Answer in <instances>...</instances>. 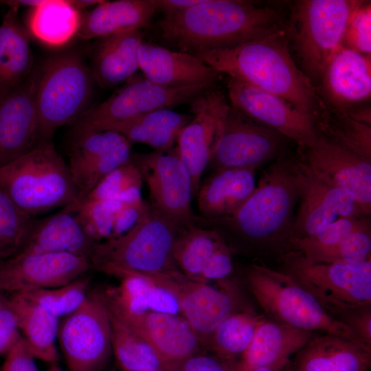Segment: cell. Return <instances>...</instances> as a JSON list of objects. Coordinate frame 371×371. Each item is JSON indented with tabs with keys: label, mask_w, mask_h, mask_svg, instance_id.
<instances>
[{
	"label": "cell",
	"mask_w": 371,
	"mask_h": 371,
	"mask_svg": "<svg viewBox=\"0 0 371 371\" xmlns=\"http://www.w3.org/2000/svg\"><path fill=\"white\" fill-rule=\"evenodd\" d=\"M34 219L19 208L0 187V262L19 252Z\"/></svg>",
	"instance_id": "cell-40"
},
{
	"label": "cell",
	"mask_w": 371,
	"mask_h": 371,
	"mask_svg": "<svg viewBox=\"0 0 371 371\" xmlns=\"http://www.w3.org/2000/svg\"><path fill=\"white\" fill-rule=\"evenodd\" d=\"M131 160L147 183L151 207L179 227L194 224L192 179L176 147L132 155Z\"/></svg>",
	"instance_id": "cell-14"
},
{
	"label": "cell",
	"mask_w": 371,
	"mask_h": 371,
	"mask_svg": "<svg viewBox=\"0 0 371 371\" xmlns=\"http://www.w3.org/2000/svg\"><path fill=\"white\" fill-rule=\"evenodd\" d=\"M16 8L0 25V95L24 82L33 72L30 34L21 23Z\"/></svg>",
	"instance_id": "cell-31"
},
{
	"label": "cell",
	"mask_w": 371,
	"mask_h": 371,
	"mask_svg": "<svg viewBox=\"0 0 371 371\" xmlns=\"http://www.w3.org/2000/svg\"><path fill=\"white\" fill-rule=\"evenodd\" d=\"M109 314L112 349L123 370L124 371L161 370L162 361L153 349L110 311Z\"/></svg>",
	"instance_id": "cell-38"
},
{
	"label": "cell",
	"mask_w": 371,
	"mask_h": 371,
	"mask_svg": "<svg viewBox=\"0 0 371 371\" xmlns=\"http://www.w3.org/2000/svg\"><path fill=\"white\" fill-rule=\"evenodd\" d=\"M234 361L222 359L212 353L199 352L183 359L164 361L162 371H233Z\"/></svg>",
	"instance_id": "cell-47"
},
{
	"label": "cell",
	"mask_w": 371,
	"mask_h": 371,
	"mask_svg": "<svg viewBox=\"0 0 371 371\" xmlns=\"http://www.w3.org/2000/svg\"><path fill=\"white\" fill-rule=\"evenodd\" d=\"M149 206L150 203L146 201L138 205H122L114 216L112 232L109 239L119 237L129 230L145 214Z\"/></svg>",
	"instance_id": "cell-52"
},
{
	"label": "cell",
	"mask_w": 371,
	"mask_h": 371,
	"mask_svg": "<svg viewBox=\"0 0 371 371\" xmlns=\"http://www.w3.org/2000/svg\"><path fill=\"white\" fill-rule=\"evenodd\" d=\"M265 317L249 309L234 313L212 333L205 348L222 359L235 362L249 345Z\"/></svg>",
	"instance_id": "cell-37"
},
{
	"label": "cell",
	"mask_w": 371,
	"mask_h": 371,
	"mask_svg": "<svg viewBox=\"0 0 371 371\" xmlns=\"http://www.w3.org/2000/svg\"><path fill=\"white\" fill-rule=\"evenodd\" d=\"M225 245L216 232L194 224L186 225L178 231L174 259L183 273L203 282L201 274L204 267L214 254Z\"/></svg>",
	"instance_id": "cell-36"
},
{
	"label": "cell",
	"mask_w": 371,
	"mask_h": 371,
	"mask_svg": "<svg viewBox=\"0 0 371 371\" xmlns=\"http://www.w3.org/2000/svg\"><path fill=\"white\" fill-rule=\"evenodd\" d=\"M316 334L265 317L247 349L234 362L233 371L285 367L293 355Z\"/></svg>",
	"instance_id": "cell-25"
},
{
	"label": "cell",
	"mask_w": 371,
	"mask_h": 371,
	"mask_svg": "<svg viewBox=\"0 0 371 371\" xmlns=\"http://www.w3.org/2000/svg\"><path fill=\"white\" fill-rule=\"evenodd\" d=\"M370 225L369 216L339 218L316 235L292 241L290 251H296L308 257L337 244L350 234Z\"/></svg>",
	"instance_id": "cell-44"
},
{
	"label": "cell",
	"mask_w": 371,
	"mask_h": 371,
	"mask_svg": "<svg viewBox=\"0 0 371 371\" xmlns=\"http://www.w3.org/2000/svg\"><path fill=\"white\" fill-rule=\"evenodd\" d=\"M1 264V262H0V265Z\"/></svg>",
	"instance_id": "cell-59"
},
{
	"label": "cell",
	"mask_w": 371,
	"mask_h": 371,
	"mask_svg": "<svg viewBox=\"0 0 371 371\" xmlns=\"http://www.w3.org/2000/svg\"><path fill=\"white\" fill-rule=\"evenodd\" d=\"M93 81L91 69L78 54H61L45 61L36 71L39 142L51 141L58 128L87 111Z\"/></svg>",
	"instance_id": "cell-8"
},
{
	"label": "cell",
	"mask_w": 371,
	"mask_h": 371,
	"mask_svg": "<svg viewBox=\"0 0 371 371\" xmlns=\"http://www.w3.org/2000/svg\"><path fill=\"white\" fill-rule=\"evenodd\" d=\"M203 0H154L157 11L163 13L164 16L173 15L192 7Z\"/></svg>",
	"instance_id": "cell-53"
},
{
	"label": "cell",
	"mask_w": 371,
	"mask_h": 371,
	"mask_svg": "<svg viewBox=\"0 0 371 371\" xmlns=\"http://www.w3.org/2000/svg\"><path fill=\"white\" fill-rule=\"evenodd\" d=\"M212 84L171 88L157 85L135 75L107 100L89 109L76 122L74 137L83 134L108 131L150 111L170 109L190 102Z\"/></svg>",
	"instance_id": "cell-10"
},
{
	"label": "cell",
	"mask_w": 371,
	"mask_h": 371,
	"mask_svg": "<svg viewBox=\"0 0 371 371\" xmlns=\"http://www.w3.org/2000/svg\"><path fill=\"white\" fill-rule=\"evenodd\" d=\"M142 181L141 171L130 160L104 177L85 198L74 203L84 200L116 199L133 188H141Z\"/></svg>",
	"instance_id": "cell-45"
},
{
	"label": "cell",
	"mask_w": 371,
	"mask_h": 371,
	"mask_svg": "<svg viewBox=\"0 0 371 371\" xmlns=\"http://www.w3.org/2000/svg\"><path fill=\"white\" fill-rule=\"evenodd\" d=\"M88 284L89 279L80 278L62 286L18 293L58 318L69 315L82 304L87 295Z\"/></svg>",
	"instance_id": "cell-41"
},
{
	"label": "cell",
	"mask_w": 371,
	"mask_h": 371,
	"mask_svg": "<svg viewBox=\"0 0 371 371\" xmlns=\"http://www.w3.org/2000/svg\"><path fill=\"white\" fill-rule=\"evenodd\" d=\"M92 268L88 257L64 252L15 255L0 265V292L59 287Z\"/></svg>",
	"instance_id": "cell-18"
},
{
	"label": "cell",
	"mask_w": 371,
	"mask_h": 371,
	"mask_svg": "<svg viewBox=\"0 0 371 371\" xmlns=\"http://www.w3.org/2000/svg\"><path fill=\"white\" fill-rule=\"evenodd\" d=\"M288 366L282 368H260L252 369L249 371H286Z\"/></svg>",
	"instance_id": "cell-55"
},
{
	"label": "cell",
	"mask_w": 371,
	"mask_h": 371,
	"mask_svg": "<svg viewBox=\"0 0 371 371\" xmlns=\"http://www.w3.org/2000/svg\"><path fill=\"white\" fill-rule=\"evenodd\" d=\"M69 371H101L112 350L110 314L102 293L88 294L58 330Z\"/></svg>",
	"instance_id": "cell-13"
},
{
	"label": "cell",
	"mask_w": 371,
	"mask_h": 371,
	"mask_svg": "<svg viewBox=\"0 0 371 371\" xmlns=\"http://www.w3.org/2000/svg\"><path fill=\"white\" fill-rule=\"evenodd\" d=\"M280 262L282 271L308 291L331 316L371 304V260L356 265L311 263L291 251Z\"/></svg>",
	"instance_id": "cell-9"
},
{
	"label": "cell",
	"mask_w": 371,
	"mask_h": 371,
	"mask_svg": "<svg viewBox=\"0 0 371 371\" xmlns=\"http://www.w3.org/2000/svg\"><path fill=\"white\" fill-rule=\"evenodd\" d=\"M245 277L267 318L297 329L343 337L367 348L347 326L328 314L285 272L254 261L245 269Z\"/></svg>",
	"instance_id": "cell-6"
},
{
	"label": "cell",
	"mask_w": 371,
	"mask_h": 371,
	"mask_svg": "<svg viewBox=\"0 0 371 371\" xmlns=\"http://www.w3.org/2000/svg\"><path fill=\"white\" fill-rule=\"evenodd\" d=\"M36 72L0 95V167L32 150L38 141Z\"/></svg>",
	"instance_id": "cell-23"
},
{
	"label": "cell",
	"mask_w": 371,
	"mask_h": 371,
	"mask_svg": "<svg viewBox=\"0 0 371 371\" xmlns=\"http://www.w3.org/2000/svg\"><path fill=\"white\" fill-rule=\"evenodd\" d=\"M290 142L276 130L229 105L220 123L208 165L214 170L257 169L288 152Z\"/></svg>",
	"instance_id": "cell-12"
},
{
	"label": "cell",
	"mask_w": 371,
	"mask_h": 371,
	"mask_svg": "<svg viewBox=\"0 0 371 371\" xmlns=\"http://www.w3.org/2000/svg\"><path fill=\"white\" fill-rule=\"evenodd\" d=\"M16 316L7 302L0 297V355L7 354L21 337Z\"/></svg>",
	"instance_id": "cell-49"
},
{
	"label": "cell",
	"mask_w": 371,
	"mask_h": 371,
	"mask_svg": "<svg viewBox=\"0 0 371 371\" xmlns=\"http://www.w3.org/2000/svg\"><path fill=\"white\" fill-rule=\"evenodd\" d=\"M303 168L305 182L295 214L290 245L293 240L319 234L339 218L370 217L350 192L324 182Z\"/></svg>",
	"instance_id": "cell-21"
},
{
	"label": "cell",
	"mask_w": 371,
	"mask_h": 371,
	"mask_svg": "<svg viewBox=\"0 0 371 371\" xmlns=\"http://www.w3.org/2000/svg\"><path fill=\"white\" fill-rule=\"evenodd\" d=\"M256 170L233 168L214 170L197 192L199 216L212 219L234 212L255 190Z\"/></svg>",
	"instance_id": "cell-28"
},
{
	"label": "cell",
	"mask_w": 371,
	"mask_h": 371,
	"mask_svg": "<svg viewBox=\"0 0 371 371\" xmlns=\"http://www.w3.org/2000/svg\"><path fill=\"white\" fill-rule=\"evenodd\" d=\"M141 30L99 38L92 54L93 79L102 87L126 82L139 69L138 49L143 42Z\"/></svg>",
	"instance_id": "cell-29"
},
{
	"label": "cell",
	"mask_w": 371,
	"mask_h": 371,
	"mask_svg": "<svg viewBox=\"0 0 371 371\" xmlns=\"http://www.w3.org/2000/svg\"><path fill=\"white\" fill-rule=\"evenodd\" d=\"M318 89L330 109L351 113L368 106L371 98V58L341 45L322 72Z\"/></svg>",
	"instance_id": "cell-19"
},
{
	"label": "cell",
	"mask_w": 371,
	"mask_h": 371,
	"mask_svg": "<svg viewBox=\"0 0 371 371\" xmlns=\"http://www.w3.org/2000/svg\"><path fill=\"white\" fill-rule=\"evenodd\" d=\"M316 125L318 133L371 160V124L328 106Z\"/></svg>",
	"instance_id": "cell-39"
},
{
	"label": "cell",
	"mask_w": 371,
	"mask_h": 371,
	"mask_svg": "<svg viewBox=\"0 0 371 371\" xmlns=\"http://www.w3.org/2000/svg\"><path fill=\"white\" fill-rule=\"evenodd\" d=\"M302 166L324 182L350 192L371 214V160L318 133L295 154Z\"/></svg>",
	"instance_id": "cell-15"
},
{
	"label": "cell",
	"mask_w": 371,
	"mask_h": 371,
	"mask_svg": "<svg viewBox=\"0 0 371 371\" xmlns=\"http://www.w3.org/2000/svg\"><path fill=\"white\" fill-rule=\"evenodd\" d=\"M1 297V295H0V297Z\"/></svg>",
	"instance_id": "cell-58"
},
{
	"label": "cell",
	"mask_w": 371,
	"mask_h": 371,
	"mask_svg": "<svg viewBox=\"0 0 371 371\" xmlns=\"http://www.w3.org/2000/svg\"><path fill=\"white\" fill-rule=\"evenodd\" d=\"M229 105L223 92L214 87L190 102L192 118L181 131L175 147L191 177L193 196L201 186L220 123Z\"/></svg>",
	"instance_id": "cell-17"
},
{
	"label": "cell",
	"mask_w": 371,
	"mask_h": 371,
	"mask_svg": "<svg viewBox=\"0 0 371 371\" xmlns=\"http://www.w3.org/2000/svg\"><path fill=\"white\" fill-rule=\"evenodd\" d=\"M190 54L221 74L286 100L316 122L327 111L318 88L293 58L285 29L235 47Z\"/></svg>",
	"instance_id": "cell-2"
},
{
	"label": "cell",
	"mask_w": 371,
	"mask_h": 371,
	"mask_svg": "<svg viewBox=\"0 0 371 371\" xmlns=\"http://www.w3.org/2000/svg\"><path fill=\"white\" fill-rule=\"evenodd\" d=\"M363 1L300 0L292 3L285 27L289 47L313 84L319 82L326 63L342 45L349 19Z\"/></svg>",
	"instance_id": "cell-7"
},
{
	"label": "cell",
	"mask_w": 371,
	"mask_h": 371,
	"mask_svg": "<svg viewBox=\"0 0 371 371\" xmlns=\"http://www.w3.org/2000/svg\"><path fill=\"white\" fill-rule=\"evenodd\" d=\"M74 138L67 165L78 190L77 202L104 177L131 160L132 144L113 131L86 133Z\"/></svg>",
	"instance_id": "cell-20"
},
{
	"label": "cell",
	"mask_w": 371,
	"mask_h": 371,
	"mask_svg": "<svg viewBox=\"0 0 371 371\" xmlns=\"http://www.w3.org/2000/svg\"><path fill=\"white\" fill-rule=\"evenodd\" d=\"M139 276L174 296L183 318L196 333L204 349L223 321L234 313L245 310L239 306V291L229 278L217 281L219 287H215L192 279L181 271Z\"/></svg>",
	"instance_id": "cell-11"
},
{
	"label": "cell",
	"mask_w": 371,
	"mask_h": 371,
	"mask_svg": "<svg viewBox=\"0 0 371 371\" xmlns=\"http://www.w3.org/2000/svg\"><path fill=\"white\" fill-rule=\"evenodd\" d=\"M371 350L338 336L316 334L291 357L286 371H368Z\"/></svg>",
	"instance_id": "cell-26"
},
{
	"label": "cell",
	"mask_w": 371,
	"mask_h": 371,
	"mask_svg": "<svg viewBox=\"0 0 371 371\" xmlns=\"http://www.w3.org/2000/svg\"><path fill=\"white\" fill-rule=\"evenodd\" d=\"M117 287L102 293L104 299L132 313L158 311L177 315L179 304L172 295L137 275L122 277Z\"/></svg>",
	"instance_id": "cell-35"
},
{
	"label": "cell",
	"mask_w": 371,
	"mask_h": 371,
	"mask_svg": "<svg viewBox=\"0 0 371 371\" xmlns=\"http://www.w3.org/2000/svg\"><path fill=\"white\" fill-rule=\"evenodd\" d=\"M371 255V225L357 230L337 244L315 253L305 260L311 263L361 264Z\"/></svg>",
	"instance_id": "cell-43"
},
{
	"label": "cell",
	"mask_w": 371,
	"mask_h": 371,
	"mask_svg": "<svg viewBox=\"0 0 371 371\" xmlns=\"http://www.w3.org/2000/svg\"><path fill=\"white\" fill-rule=\"evenodd\" d=\"M72 4L78 10L84 9L93 5H98L102 3V0H71Z\"/></svg>",
	"instance_id": "cell-54"
},
{
	"label": "cell",
	"mask_w": 371,
	"mask_h": 371,
	"mask_svg": "<svg viewBox=\"0 0 371 371\" xmlns=\"http://www.w3.org/2000/svg\"><path fill=\"white\" fill-rule=\"evenodd\" d=\"M155 371H162L161 370H155Z\"/></svg>",
	"instance_id": "cell-57"
},
{
	"label": "cell",
	"mask_w": 371,
	"mask_h": 371,
	"mask_svg": "<svg viewBox=\"0 0 371 371\" xmlns=\"http://www.w3.org/2000/svg\"><path fill=\"white\" fill-rule=\"evenodd\" d=\"M192 118V115L162 109L115 125L108 131L121 134L131 144L143 143L156 150H166L174 147L181 131Z\"/></svg>",
	"instance_id": "cell-33"
},
{
	"label": "cell",
	"mask_w": 371,
	"mask_h": 371,
	"mask_svg": "<svg viewBox=\"0 0 371 371\" xmlns=\"http://www.w3.org/2000/svg\"><path fill=\"white\" fill-rule=\"evenodd\" d=\"M232 253L227 245L218 249L204 267L201 280L204 282L218 281L229 277L233 272Z\"/></svg>",
	"instance_id": "cell-50"
},
{
	"label": "cell",
	"mask_w": 371,
	"mask_h": 371,
	"mask_svg": "<svg viewBox=\"0 0 371 371\" xmlns=\"http://www.w3.org/2000/svg\"><path fill=\"white\" fill-rule=\"evenodd\" d=\"M0 187L23 211L35 217L65 207L78 198L67 164L51 141L0 167Z\"/></svg>",
	"instance_id": "cell-5"
},
{
	"label": "cell",
	"mask_w": 371,
	"mask_h": 371,
	"mask_svg": "<svg viewBox=\"0 0 371 371\" xmlns=\"http://www.w3.org/2000/svg\"><path fill=\"white\" fill-rule=\"evenodd\" d=\"M304 169L288 151L272 161L251 195L232 214L194 225L216 232L232 254L280 260L290 251L291 231L305 182Z\"/></svg>",
	"instance_id": "cell-1"
},
{
	"label": "cell",
	"mask_w": 371,
	"mask_h": 371,
	"mask_svg": "<svg viewBox=\"0 0 371 371\" xmlns=\"http://www.w3.org/2000/svg\"><path fill=\"white\" fill-rule=\"evenodd\" d=\"M179 228L150 205L126 233L95 245L89 257L92 267L119 278L180 271L173 256Z\"/></svg>",
	"instance_id": "cell-4"
},
{
	"label": "cell",
	"mask_w": 371,
	"mask_h": 371,
	"mask_svg": "<svg viewBox=\"0 0 371 371\" xmlns=\"http://www.w3.org/2000/svg\"><path fill=\"white\" fill-rule=\"evenodd\" d=\"M7 302L14 313L19 330L34 357L56 363L58 354L55 340L58 335V317L18 293H12Z\"/></svg>",
	"instance_id": "cell-32"
},
{
	"label": "cell",
	"mask_w": 371,
	"mask_h": 371,
	"mask_svg": "<svg viewBox=\"0 0 371 371\" xmlns=\"http://www.w3.org/2000/svg\"><path fill=\"white\" fill-rule=\"evenodd\" d=\"M157 12L154 0L104 1L82 16L77 36L89 40L141 30Z\"/></svg>",
	"instance_id": "cell-30"
},
{
	"label": "cell",
	"mask_w": 371,
	"mask_h": 371,
	"mask_svg": "<svg viewBox=\"0 0 371 371\" xmlns=\"http://www.w3.org/2000/svg\"><path fill=\"white\" fill-rule=\"evenodd\" d=\"M82 19L80 10L71 0H43L31 8L28 32L48 46L60 47L77 35Z\"/></svg>",
	"instance_id": "cell-34"
},
{
	"label": "cell",
	"mask_w": 371,
	"mask_h": 371,
	"mask_svg": "<svg viewBox=\"0 0 371 371\" xmlns=\"http://www.w3.org/2000/svg\"><path fill=\"white\" fill-rule=\"evenodd\" d=\"M48 371H63L61 368L57 365L56 362L53 363L52 366Z\"/></svg>",
	"instance_id": "cell-56"
},
{
	"label": "cell",
	"mask_w": 371,
	"mask_h": 371,
	"mask_svg": "<svg viewBox=\"0 0 371 371\" xmlns=\"http://www.w3.org/2000/svg\"><path fill=\"white\" fill-rule=\"evenodd\" d=\"M161 38L181 52L229 48L261 38L286 27L276 8L251 1L203 0L181 12L164 16Z\"/></svg>",
	"instance_id": "cell-3"
},
{
	"label": "cell",
	"mask_w": 371,
	"mask_h": 371,
	"mask_svg": "<svg viewBox=\"0 0 371 371\" xmlns=\"http://www.w3.org/2000/svg\"><path fill=\"white\" fill-rule=\"evenodd\" d=\"M367 348L371 349V304L350 310L338 318Z\"/></svg>",
	"instance_id": "cell-48"
},
{
	"label": "cell",
	"mask_w": 371,
	"mask_h": 371,
	"mask_svg": "<svg viewBox=\"0 0 371 371\" xmlns=\"http://www.w3.org/2000/svg\"><path fill=\"white\" fill-rule=\"evenodd\" d=\"M97 243L85 231L74 212L63 209L43 218H36L16 255L64 252L89 258Z\"/></svg>",
	"instance_id": "cell-27"
},
{
	"label": "cell",
	"mask_w": 371,
	"mask_h": 371,
	"mask_svg": "<svg viewBox=\"0 0 371 371\" xmlns=\"http://www.w3.org/2000/svg\"><path fill=\"white\" fill-rule=\"evenodd\" d=\"M342 45L362 54H371V3L363 1L352 12L344 36Z\"/></svg>",
	"instance_id": "cell-46"
},
{
	"label": "cell",
	"mask_w": 371,
	"mask_h": 371,
	"mask_svg": "<svg viewBox=\"0 0 371 371\" xmlns=\"http://www.w3.org/2000/svg\"><path fill=\"white\" fill-rule=\"evenodd\" d=\"M226 85L231 106L276 130L297 148L309 146L317 138L315 119L291 102L234 78L227 76Z\"/></svg>",
	"instance_id": "cell-16"
},
{
	"label": "cell",
	"mask_w": 371,
	"mask_h": 371,
	"mask_svg": "<svg viewBox=\"0 0 371 371\" xmlns=\"http://www.w3.org/2000/svg\"><path fill=\"white\" fill-rule=\"evenodd\" d=\"M24 338L21 336L8 351L1 371H38Z\"/></svg>",
	"instance_id": "cell-51"
},
{
	"label": "cell",
	"mask_w": 371,
	"mask_h": 371,
	"mask_svg": "<svg viewBox=\"0 0 371 371\" xmlns=\"http://www.w3.org/2000/svg\"><path fill=\"white\" fill-rule=\"evenodd\" d=\"M138 63L146 79L171 88L214 85L221 74L190 53L144 41L138 49Z\"/></svg>",
	"instance_id": "cell-24"
},
{
	"label": "cell",
	"mask_w": 371,
	"mask_h": 371,
	"mask_svg": "<svg viewBox=\"0 0 371 371\" xmlns=\"http://www.w3.org/2000/svg\"><path fill=\"white\" fill-rule=\"evenodd\" d=\"M104 301L109 311L142 337L162 362L179 360L204 350L184 318L158 311L132 313Z\"/></svg>",
	"instance_id": "cell-22"
},
{
	"label": "cell",
	"mask_w": 371,
	"mask_h": 371,
	"mask_svg": "<svg viewBox=\"0 0 371 371\" xmlns=\"http://www.w3.org/2000/svg\"><path fill=\"white\" fill-rule=\"evenodd\" d=\"M121 206L117 199L84 200L63 209L75 213L88 236L99 243L110 238L114 216Z\"/></svg>",
	"instance_id": "cell-42"
}]
</instances>
